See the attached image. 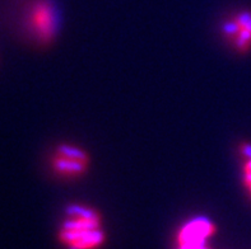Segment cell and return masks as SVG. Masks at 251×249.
Returning a JSON list of instances; mask_svg holds the SVG:
<instances>
[{
  "label": "cell",
  "mask_w": 251,
  "mask_h": 249,
  "mask_svg": "<svg viewBox=\"0 0 251 249\" xmlns=\"http://www.w3.org/2000/svg\"><path fill=\"white\" fill-rule=\"evenodd\" d=\"M27 24L38 44L50 45L57 32V13L54 4L50 0H36L28 10Z\"/></svg>",
  "instance_id": "cell-1"
},
{
  "label": "cell",
  "mask_w": 251,
  "mask_h": 249,
  "mask_svg": "<svg viewBox=\"0 0 251 249\" xmlns=\"http://www.w3.org/2000/svg\"><path fill=\"white\" fill-rule=\"evenodd\" d=\"M216 233V225L207 219H194L181 227L177 234V249H201L205 239Z\"/></svg>",
  "instance_id": "cell-2"
},
{
  "label": "cell",
  "mask_w": 251,
  "mask_h": 249,
  "mask_svg": "<svg viewBox=\"0 0 251 249\" xmlns=\"http://www.w3.org/2000/svg\"><path fill=\"white\" fill-rule=\"evenodd\" d=\"M51 168L57 176L63 178H79L88 170L89 163L76 160L55 152V155L51 159Z\"/></svg>",
  "instance_id": "cell-3"
},
{
  "label": "cell",
  "mask_w": 251,
  "mask_h": 249,
  "mask_svg": "<svg viewBox=\"0 0 251 249\" xmlns=\"http://www.w3.org/2000/svg\"><path fill=\"white\" fill-rule=\"evenodd\" d=\"M56 153L63 155H67L69 158L76 159V160L86 161V163H91V157H89L88 153L82 148H78V146L69 145V144H61L56 148Z\"/></svg>",
  "instance_id": "cell-4"
},
{
  "label": "cell",
  "mask_w": 251,
  "mask_h": 249,
  "mask_svg": "<svg viewBox=\"0 0 251 249\" xmlns=\"http://www.w3.org/2000/svg\"><path fill=\"white\" fill-rule=\"evenodd\" d=\"M240 29L241 28H240L239 23L236 22L235 18H232L231 21H228V22L223 24V32H225V36H226L227 38H229L232 42L235 41L236 37L239 36Z\"/></svg>",
  "instance_id": "cell-5"
},
{
  "label": "cell",
  "mask_w": 251,
  "mask_h": 249,
  "mask_svg": "<svg viewBox=\"0 0 251 249\" xmlns=\"http://www.w3.org/2000/svg\"><path fill=\"white\" fill-rule=\"evenodd\" d=\"M240 153L244 155V158L248 160V159H251V144H248V142H244L240 146Z\"/></svg>",
  "instance_id": "cell-6"
},
{
  "label": "cell",
  "mask_w": 251,
  "mask_h": 249,
  "mask_svg": "<svg viewBox=\"0 0 251 249\" xmlns=\"http://www.w3.org/2000/svg\"><path fill=\"white\" fill-rule=\"evenodd\" d=\"M201 249H210V248H208V247H204V248H201Z\"/></svg>",
  "instance_id": "cell-7"
},
{
  "label": "cell",
  "mask_w": 251,
  "mask_h": 249,
  "mask_svg": "<svg viewBox=\"0 0 251 249\" xmlns=\"http://www.w3.org/2000/svg\"><path fill=\"white\" fill-rule=\"evenodd\" d=\"M249 189V191H250V193H251V187H250V188H248Z\"/></svg>",
  "instance_id": "cell-8"
}]
</instances>
